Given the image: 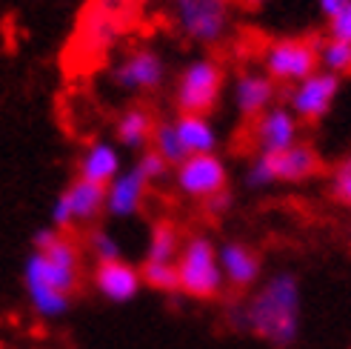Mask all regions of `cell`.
<instances>
[{
  "instance_id": "6da1fadb",
  "label": "cell",
  "mask_w": 351,
  "mask_h": 349,
  "mask_svg": "<svg viewBox=\"0 0 351 349\" xmlns=\"http://www.w3.org/2000/svg\"><path fill=\"white\" fill-rule=\"evenodd\" d=\"M83 255L75 238L58 229H38L32 238V252L23 264V289L32 309L40 318H63L80 289Z\"/></svg>"
},
{
  "instance_id": "7a4b0ae2",
  "label": "cell",
  "mask_w": 351,
  "mask_h": 349,
  "mask_svg": "<svg viewBox=\"0 0 351 349\" xmlns=\"http://www.w3.org/2000/svg\"><path fill=\"white\" fill-rule=\"evenodd\" d=\"M226 321L234 333H249L274 349L294 346L303 321V292L297 275L289 269L269 275L249 298L226 306Z\"/></svg>"
},
{
  "instance_id": "3957f363",
  "label": "cell",
  "mask_w": 351,
  "mask_h": 349,
  "mask_svg": "<svg viewBox=\"0 0 351 349\" xmlns=\"http://www.w3.org/2000/svg\"><path fill=\"white\" fill-rule=\"evenodd\" d=\"M174 267H178V289L186 298L215 301L223 295L226 281L220 272V258H217L215 240L208 235L183 238V247Z\"/></svg>"
},
{
  "instance_id": "277c9868",
  "label": "cell",
  "mask_w": 351,
  "mask_h": 349,
  "mask_svg": "<svg viewBox=\"0 0 351 349\" xmlns=\"http://www.w3.org/2000/svg\"><path fill=\"white\" fill-rule=\"evenodd\" d=\"M323 158L311 144L289 146L286 152L277 155H254L245 166L243 181L249 189H269L274 183H303L314 174H320Z\"/></svg>"
},
{
  "instance_id": "5b68a950",
  "label": "cell",
  "mask_w": 351,
  "mask_h": 349,
  "mask_svg": "<svg viewBox=\"0 0 351 349\" xmlns=\"http://www.w3.org/2000/svg\"><path fill=\"white\" fill-rule=\"evenodd\" d=\"M226 72L223 66L212 58H195L189 60L178 83H174V106L180 115H212L223 98Z\"/></svg>"
},
{
  "instance_id": "8992f818",
  "label": "cell",
  "mask_w": 351,
  "mask_h": 349,
  "mask_svg": "<svg viewBox=\"0 0 351 349\" xmlns=\"http://www.w3.org/2000/svg\"><path fill=\"white\" fill-rule=\"evenodd\" d=\"M174 23L191 43L217 46L232 32V0H171Z\"/></svg>"
},
{
  "instance_id": "52a82bcc",
  "label": "cell",
  "mask_w": 351,
  "mask_h": 349,
  "mask_svg": "<svg viewBox=\"0 0 351 349\" xmlns=\"http://www.w3.org/2000/svg\"><path fill=\"white\" fill-rule=\"evenodd\" d=\"M320 69V41L280 38L263 49V72L274 83H300Z\"/></svg>"
},
{
  "instance_id": "ba28073f",
  "label": "cell",
  "mask_w": 351,
  "mask_h": 349,
  "mask_svg": "<svg viewBox=\"0 0 351 349\" xmlns=\"http://www.w3.org/2000/svg\"><path fill=\"white\" fill-rule=\"evenodd\" d=\"M103 212H106V186L77 178L51 203V229L66 232L77 223H95Z\"/></svg>"
},
{
  "instance_id": "9c48e42d",
  "label": "cell",
  "mask_w": 351,
  "mask_h": 349,
  "mask_svg": "<svg viewBox=\"0 0 351 349\" xmlns=\"http://www.w3.org/2000/svg\"><path fill=\"white\" fill-rule=\"evenodd\" d=\"M174 186L191 201H208L229 189V169L217 152L191 155L180 166H174Z\"/></svg>"
},
{
  "instance_id": "30bf717a",
  "label": "cell",
  "mask_w": 351,
  "mask_h": 349,
  "mask_svg": "<svg viewBox=\"0 0 351 349\" xmlns=\"http://www.w3.org/2000/svg\"><path fill=\"white\" fill-rule=\"evenodd\" d=\"M112 80L129 95H152L166 80V60L154 49L137 46L126 52L112 69Z\"/></svg>"
},
{
  "instance_id": "8fae6325",
  "label": "cell",
  "mask_w": 351,
  "mask_h": 349,
  "mask_svg": "<svg viewBox=\"0 0 351 349\" xmlns=\"http://www.w3.org/2000/svg\"><path fill=\"white\" fill-rule=\"evenodd\" d=\"M337 92H340V78L317 69L314 75H308L306 80L294 83L289 89V109L297 120L317 124V120H323L331 112Z\"/></svg>"
},
{
  "instance_id": "7c38bea8",
  "label": "cell",
  "mask_w": 351,
  "mask_h": 349,
  "mask_svg": "<svg viewBox=\"0 0 351 349\" xmlns=\"http://www.w3.org/2000/svg\"><path fill=\"white\" fill-rule=\"evenodd\" d=\"M297 137H300V120L291 115L289 106H280V103H274L271 109H266L260 117H254L252 144H254L257 155L286 152L289 146L297 144Z\"/></svg>"
},
{
  "instance_id": "4fadbf2b",
  "label": "cell",
  "mask_w": 351,
  "mask_h": 349,
  "mask_svg": "<svg viewBox=\"0 0 351 349\" xmlns=\"http://www.w3.org/2000/svg\"><path fill=\"white\" fill-rule=\"evenodd\" d=\"M220 258V272L226 286H232L234 292H249L252 286L260 284L263 275V260L260 255L243 240H226L217 247Z\"/></svg>"
},
{
  "instance_id": "5bb4252c",
  "label": "cell",
  "mask_w": 351,
  "mask_h": 349,
  "mask_svg": "<svg viewBox=\"0 0 351 349\" xmlns=\"http://www.w3.org/2000/svg\"><path fill=\"white\" fill-rule=\"evenodd\" d=\"M92 284L100 298H106L109 304H129L137 298L143 278H140V269L134 264L120 258V260H109V264H95Z\"/></svg>"
},
{
  "instance_id": "9a60e30c",
  "label": "cell",
  "mask_w": 351,
  "mask_h": 349,
  "mask_svg": "<svg viewBox=\"0 0 351 349\" xmlns=\"http://www.w3.org/2000/svg\"><path fill=\"white\" fill-rule=\"evenodd\" d=\"M232 98H234V109L243 117H260L266 109L274 106L277 100V83L266 72H240L232 86Z\"/></svg>"
},
{
  "instance_id": "2e32d148",
  "label": "cell",
  "mask_w": 351,
  "mask_h": 349,
  "mask_svg": "<svg viewBox=\"0 0 351 349\" xmlns=\"http://www.w3.org/2000/svg\"><path fill=\"white\" fill-rule=\"evenodd\" d=\"M149 183L134 166L123 169L106 186V215L112 218H134L146 203Z\"/></svg>"
},
{
  "instance_id": "e0dca14e",
  "label": "cell",
  "mask_w": 351,
  "mask_h": 349,
  "mask_svg": "<svg viewBox=\"0 0 351 349\" xmlns=\"http://www.w3.org/2000/svg\"><path fill=\"white\" fill-rule=\"evenodd\" d=\"M120 172H123L120 152L109 141H92L77 161V178L97 186H109Z\"/></svg>"
},
{
  "instance_id": "ac0fdd59",
  "label": "cell",
  "mask_w": 351,
  "mask_h": 349,
  "mask_svg": "<svg viewBox=\"0 0 351 349\" xmlns=\"http://www.w3.org/2000/svg\"><path fill=\"white\" fill-rule=\"evenodd\" d=\"M174 129H178V137L189 158L191 155H212L217 149V129L203 115H178Z\"/></svg>"
},
{
  "instance_id": "d6986e66",
  "label": "cell",
  "mask_w": 351,
  "mask_h": 349,
  "mask_svg": "<svg viewBox=\"0 0 351 349\" xmlns=\"http://www.w3.org/2000/svg\"><path fill=\"white\" fill-rule=\"evenodd\" d=\"M157 120L152 117L149 109L143 106H132L117 117V144L126 149H146V144H152Z\"/></svg>"
},
{
  "instance_id": "ffe728a7",
  "label": "cell",
  "mask_w": 351,
  "mask_h": 349,
  "mask_svg": "<svg viewBox=\"0 0 351 349\" xmlns=\"http://www.w3.org/2000/svg\"><path fill=\"white\" fill-rule=\"evenodd\" d=\"M183 247V238L178 232V226L160 221L152 226V235H149V247H146V264H174L180 255Z\"/></svg>"
},
{
  "instance_id": "44dd1931",
  "label": "cell",
  "mask_w": 351,
  "mask_h": 349,
  "mask_svg": "<svg viewBox=\"0 0 351 349\" xmlns=\"http://www.w3.org/2000/svg\"><path fill=\"white\" fill-rule=\"evenodd\" d=\"M152 152H157L169 166H180L189 155L178 137V129H174V120H157L154 135H152Z\"/></svg>"
},
{
  "instance_id": "7402d4cb",
  "label": "cell",
  "mask_w": 351,
  "mask_h": 349,
  "mask_svg": "<svg viewBox=\"0 0 351 349\" xmlns=\"http://www.w3.org/2000/svg\"><path fill=\"white\" fill-rule=\"evenodd\" d=\"M320 69L335 78L351 75V43L343 41H320Z\"/></svg>"
},
{
  "instance_id": "603a6c76",
  "label": "cell",
  "mask_w": 351,
  "mask_h": 349,
  "mask_svg": "<svg viewBox=\"0 0 351 349\" xmlns=\"http://www.w3.org/2000/svg\"><path fill=\"white\" fill-rule=\"evenodd\" d=\"M140 278H143V286H152L154 292H166L174 295L178 289V267L174 264H146L140 267Z\"/></svg>"
},
{
  "instance_id": "cb8c5ba5",
  "label": "cell",
  "mask_w": 351,
  "mask_h": 349,
  "mask_svg": "<svg viewBox=\"0 0 351 349\" xmlns=\"http://www.w3.org/2000/svg\"><path fill=\"white\" fill-rule=\"evenodd\" d=\"M86 249H89V255L95 258V264H109V260L123 258L120 240L109 229H92L89 238H86Z\"/></svg>"
},
{
  "instance_id": "d4e9b609",
  "label": "cell",
  "mask_w": 351,
  "mask_h": 349,
  "mask_svg": "<svg viewBox=\"0 0 351 349\" xmlns=\"http://www.w3.org/2000/svg\"><path fill=\"white\" fill-rule=\"evenodd\" d=\"M134 169L140 172V174H143V178H146V183H154V181H163L166 178V174H169V164L160 158V155H157V152H152V149H143V152H140V161L134 164Z\"/></svg>"
},
{
  "instance_id": "484cf974",
  "label": "cell",
  "mask_w": 351,
  "mask_h": 349,
  "mask_svg": "<svg viewBox=\"0 0 351 349\" xmlns=\"http://www.w3.org/2000/svg\"><path fill=\"white\" fill-rule=\"evenodd\" d=\"M331 192L340 203H346L351 209V152L335 166V174H331Z\"/></svg>"
},
{
  "instance_id": "4316f807",
  "label": "cell",
  "mask_w": 351,
  "mask_h": 349,
  "mask_svg": "<svg viewBox=\"0 0 351 349\" xmlns=\"http://www.w3.org/2000/svg\"><path fill=\"white\" fill-rule=\"evenodd\" d=\"M328 38L331 41L351 43V0H348V3L335 17H328Z\"/></svg>"
},
{
  "instance_id": "83f0119b",
  "label": "cell",
  "mask_w": 351,
  "mask_h": 349,
  "mask_svg": "<svg viewBox=\"0 0 351 349\" xmlns=\"http://www.w3.org/2000/svg\"><path fill=\"white\" fill-rule=\"evenodd\" d=\"M203 209L212 218H220V215H226L232 209V192L226 189V192H220V195H215V198H208V201H203Z\"/></svg>"
},
{
  "instance_id": "f1b7e54d",
  "label": "cell",
  "mask_w": 351,
  "mask_h": 349,
  "mask_svg": "<svg viewBox=\"0 0 351 349\" xmlns=\"http://www.w3.org/2000/svg\"><path fill=\"white\" fill-rule=\"evenodd\" d=\"M346 3H348V0H317V9H320L326 17H335Z\"/></svg>"
},
{
  "instance_id": "f546056e",
  "label": "cell",
  "mask_w": 351,
  "mask_h": 349,
  "mask_svg": "<svg viewBox=\"0 0 351 349\" xmlns=\"http://www.w3.org/2000/svg\"><path fill=\"white\" fill-rule=\"evenodd\" d=\"M240 6H245V9H260V6H266L269 0H237Z\"/></svg>"
},
{
  "instance_id": "4dcf8cb0",
  "label": "cell",
  "mask_w": 351,
  "mask_h": 349,
  "mask_svg": "<svg viewBox=\"0 0 351 349\" xmlns=\"http://www.w3.org/2000/svg\"><path fill=\"white\" fill-rule=\"evenodd\" d=\"M348 240H351V229H348Z\"/></svg>"
}]
</instances>
